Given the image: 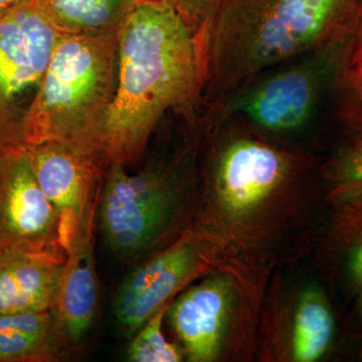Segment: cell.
Returning a JSON list of instances; mask_svg holds the SVG:
<instances>
[{
    "label": "cell",
    "instance_id": "8",
    "mask_svg": "<svg viewBox=\"0 0 362 362\" xmlns=\"http://www.w3.org/2000/svg\"><path fill=\"white\" fill-rule=\"evenodd\" d=\"M9 249L65 252L58 214L37 182L26 146L0 149V251Z\"/></svg>",
    "mask_w": 362,
    "mask_h": 362
},
{
    "label": "cell",
    "instance_id": "9",
    "mask_svg": "<svg viewBox=\"0 0 362 362\" xmlns=\"http://www.w3.org/2000/svg\"><path fill=\"white\" fill-rule=\"evenodd\" d=\"M197 240L187 237L131 272L114 299L117 322L129 337L137 332L169 298L204 268Z\"/></svg>",
    "mask_w": 362,
    "mask_h": 362
},
{
    "label": "cell",
    "instance_id": "12",
    "mask_svg": "<svg viewBox=\"0 0 362 362\" xmlns=\"http://www.w3.org/2000/svg\"><path fill=\"white\" fill-rule=\"evenodd\" d=\"M230 301V285L223 278L213 277L190 288L168 307L171 326L188 361L211 362L218 357Z\"/></svg>",
    "mask_w": 362,
    "mask_h": 362
},
{
    "label": "cell",
    "instance_id": "16",
    "mask_svg": "<svg viewBox=\"0 0 362 362\" xmlns=\"http://www.w3.org/2000/svg\"><path fill=\"white\" fill-rule=\"evenodd\" d=\"M334 322L325 298L318 290L305 293L295 317L293 356L314 362L324 356L332 340Z\"/></svg>",
    "mask_w": 362,
    "mask_h": 362
},
{
    "label": "cell",
    "instance_id": "20",
    "mask_svg": "<svg viewBox=\"0 0 362 362\" xmlns=\"http://www.w3.org/2000/svg\"><path fill=\"white\" fill-rule=\"evenodd\" d=\"M183 20L199 37L221 0H173Z\"/></svg>",
    "mask_w": 362,
    "mask_h": 362
},
{
    "label": "cell",
    "instance_id": "4",
    "mask_svg": "<svg viewBox=\"0 0 362 362\" xmlns=\"http://www.w3.org/2000/svg\"><path fill=\"white\" fill-rule=\"evenodd\" d=\"M343 47L342 37L331 40L257 76L207 108V117L214 124L239 119L275 134L306 129L327 90L339 87Z\"/></svg>",
    "mask_w": 362,
    "mask_h": 362
},
{
    "label": "cell",
    "instance_id": "10",
    "mask_svg": "<svg viewBox=\"0 0 362 362\" xmlns=\"http://www.w3.org/2000/svg\"><path fill=\"white\" fill-rule=\"evenodd\" d=\"M289 171L290 162L282 152L258 140L237 138L218 156L214 187L226 211L242 216L270 197Z\"/></svg>",
    "mask_w": 362,
    "mask_h": 362
},
{
    "label": "cell",
    "instance_id": "14",
    "mask_svg": "<svg viewBox=\"0 0 362 362\" xmlns=\"http://www.w3.org/2000/svg\"><path fill=\"white\" fill-rule=\"evenodd\" d=\"M70 349L52 310L0 314V362L59 361Z\"/></svg>",
    "mask_w": 362,
    "mask_h": 362
},
{
    "label": "cell",
    "instance_id": "5",
    "mask_svg": "<svg viewBox=\"0 0 362 362\" xmlns=\"http://www.w3.org/2000/svg\"><path fill=\"white\" fill-rule=\"evenodd\" d=\"M100 190L99 221L105 243L115 256H141L163 233L180 199L176 175L151 166L130 173L108 164Z\"/></svg>",
    "mask_w": 362,
    "mask_h": 362
},
{
    "label": "cell",
    "instance_id": "21",
    "mask_svg": "<svg viewBox=\"0 0 362 362\" xmlns=\"http://www.w3.org/2000/svg\"><path fill=\"white\" fill-rule=\"evenodd\" d=\"M340 90H344L354 106L351 107L352 113L350 115L358 117L362 120V68Z\"/></svg>",
    "mask_w": 362,
    "mask_h": 362
},
{
    "label": "cell",
    "instance_id": "18",
    "mask_svg": "<svg viewBox=\"0 0 362 362\" xmlns=\"http://www.w3.org/2000/svg\"><path fill=\"white\" fill-rule=\"evenodd\" d=\"M333 194L339 201L362 202V137L343 150L331 170Z\"/></svg>",
    "mask_w": 362,
    "mask_h": 362
},
{
    "label": "cell",
    "instance_id": "1",
    "mask_svg": "<svg viewBox=\"0 0 362 362\" xmlns=\"http://www.w3.org/2000/svg\"><path fill=\"white\" fill-rule=\"evenodd\" d=\"M202 81L199 37L173 0L138 2L119 33L116 90L105 130L108 164L135 163L165 112L202 104Z\"/></svg>",
    "mask_w": 362,
    "mask_h": 362
},
{
    "label": "cell",
    "instance_id": "23",
    "mask_svg": "<svg viewBox=\"0 0 362 362\" xmlns=\"http://www.w3.org/2000/svg\"><path fill=\"white\" fill-rule=\"evenodd\" d=\"M25 0H0V16H4L14 7L20 6Z\"/></svg>",
    "mask_w": 362,
    "mask_h": 362
},
{
    "label": "cell",
    "instance_id": "15",
    "mask_svg": "<svg viewBox=\"0 0 362 362\" xmlns=\"http://www.w3.org/2000/svg\"><path fill=\"white\" fill-rule=\"evenodd\" d=\"M62 35H119L139 0H40Z\"/></svg>",
    "mask_w": 362,
    "mask_h": 362
},
{
    "label": "cell",
    "instance_id": "25",
    "mask_svg": "<svg viewBox=\"0 0 362 362\" xmlns=\"http://www.w3.org/2000/svg\"><path fill=\"white\" fill-rule=\"evenodd\" d=\"M139 1H143V0H139Z\"/></svg>",
    "mask_w": 362,
    "mask_h": 362
},
{
    "label": "cell",
    "instance_id": "6",
    "mask_svg": "<svg viewBox=\"0 0 362 362\" xmlns=\"http://www.w3.org/2000/svg\"><path fill=\"white\" fill-rule=\"evenodd\" d=\"M61 33L40 0L0 16V149L25 146L23 127Z\"/></svg>",
    "mask_w": 362,
    "mask_h": 362
},
{
    "label": "cell",
    "instance_id": "3",
    "mask_svg": "<svg viewBox=\"0 0 362 362\" xmlns=\"http://www.w3.org/2000/svg\"><path fill=\"white\" fill-rule=\"evenodd\" d=\"M118 39L59 35L26 117V147L58 142L108 166L105 130L116 90Z\"/></svg>",
    "mask_w": 362,
    "mask_h": 362
},
{
    "label": "cell",
    "instance_id": "13",
    "mask_svg": "<svg viewBox=\"0 0 362 362\" xmlns=\"http://www.w3.org/2000/svg\"><path fill=\"white\" fill-rule=\"evenodd\" d=\"M94 223L78 235L62 274L54 312L69 344H78L96 316L99 286L95 265Z\"/></svg>",
    "mask_w": 362,
    "mask_h": 362
},
{
    "label": "cell",
    "instance_id": "19",
    "mask_svg": "<svg viewBox=\"0 0 362 362\" xmlns=\"http://www.w3.org/2000/svg\"><path fill=\"white\" fill-rule=\"evenodd\" d=\"M362 68V0H356L354 14L345 35L343 47L342 87Z\"/></svg>",
    "mask_w": 362,
    "mask_h": 362
},
{
    "label": "cell",
    "instance_id": "24",
    "mask_svg": "<svg viewBox=\"0 0 362 362\" xmlns=\"http://www.w3.org/2000/svg\"><path fill=\"white\" fill-rule=\"evenodd\" d=\"M361 311H362V299H361Z\"/></svg>",
    "mask_w": 362,
    "mask_h": 362
},
{
    "label": "cell",
    "instance_id": "22",
    "mask_svg": "<svg viewBox=\"0 0 362 362\" xmlns=\"http://www.w3.org/2000/svg\"><path fill=\"white\" fill-rule=\"evenodd\" d=\"M349 269L350 277L356 285L362 286V237L350 252Z\"/></svg>",
    "mask_w": 362,
    "mask_h": 362
},
{
    "label": "cell",
    "instance_id": "2",
    "mask_svg": "<svg viewBox=\"0 0 362 362\" xmlns=\"http://www.w3.org/2000/svg\"><path fill=\"white\" fill-rule=\"evenodd\" d=\"M356 0H221L199 35L206 108L346 35Z\"/></svg>",
    "mask_w": 362,
    "mask_h": 362
},
{
    "label": "cell",
    "instance_id": "7",
    "mask_svg": "<svg viewBox=\"0 0 362 362\" xmlns=\"http://www.w3.org/2000/svg\"><path fill=\"white\" fill-rule=\"evenodd\" d=\"M26 148L37 182L58 214L59 242L68 255L78 235L95 223L105 166L58 142Z\"/></svg>",
    "mask_w": 362,
    "mask_h": 362
},
{
    "label": "cell",
    "instance_id": "17",
    "mask_svg": "<svg viewBox=\"0 0 362 362\" xmlns=\"http://www.w3.org/2000/svg\"><path fill=\"white\" fill-rule=\"evenodd\" d=\"M168 310V304L156 312L136 332L127 350L128 361L132 362H180L182 351L170 343L162 332V322Z\"/></svg>",
    "mask_w": 362,
    "mask_h": 362
},
{
    "label": "cell",
    "instance_id": "11",
    "mask_svg": "<svg viewBox=\"0 0 362 362\" xmlns=\"http://www.w3.org/2000/svg\"><path fill=\"white\" fill-rule=\"evenodd\" d=\"M66 258L62 252L0 251V314L52 310Z\"/></svg>",
    "mask_w": 362,
    "mask_h": 362
}]
</instances>
